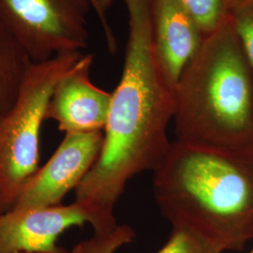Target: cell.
<instances>
[{"label": "cell", "instance_id": "6da1fadb", "mask_svg": "<svg viewBox=\"0 0 253 253\" xmlns=\"http://www.w3.org/2000/svg\"><path fill=\"white\" fill-rule=\"evenodd\" d=\"M128 32L123 71L112 101L97 162L75 190V201L109 214L135 175L162 163L172 142L173 87L154 48L150 0H124Z\"/></svg>", "mask_w": 253, "mask_h": 253}, {"label": "cell", "instance_id": "7a4b0ae2", "mask_svg": "<svg viewBox=\"0 0 253 253\" xmlns=\"http://www.w3.org/2000/svg\"><path fill=\"white\" fill-rule=\"evenodd\" d=\"M153 173L154 197L171 224L190 227L223 252L253 239V153L175 140Z\"/></svg>", "mask_w": 253, "mask_h": 253}, {"label": "cell", "instance_id": "3957f363", "mask_svg": "<svg viewBox=\"0 0 253 253\" xmlns=\"http://www.w3.org/2000/svg\"><path fill=\"white\" fill-rule=\"evenodd\" d=\"M173 93L177 141L253 153V72L230 19L206 36Z\"/></svg>", "mask_w": 253, "mask_h": 253}, {"label": "cell", "instance_id": "277c9868", "mask_svg": "<svg viewBox=\"0 0 253 253\" xmlns=\"http://www.w3.org/2000/svg\"><path fill=\"white\" fill-rule=\"evenodd\" d=\"M56 54L31 65L13 107L0 119V213L12 210L27 180L40 168V137L56 84L83 55Z\"/></svg>", "mask_w": 253, "mask_h": 253}, {"label": "cell", "instance_id": "5b68a950", "mask_svg": "<svg viewBox=\"0 0 253 253\" xmlns=\"http://www.w3.org/2000/svg\"><path fill=\"white\" fill-rule=\"evenodd\" d=\"M89 0H0V21L34 63L87 47Z\"/></svg>", "mask_w": 253, "mask_h": 253}, {"label": "cell", "instance_id": "8992f818", "mask_svg": "<svg viewBox=\"0 0 253 253\" xmlns=\"http://www.w3.org/2000/svg\"><path fill=\"white\" fill-rule=\"evenodd\" d=\"M90 224L94 235H106L117 227L114 214L88 203L74 201L64 206L14 208L0 213V253H65L56 244L72 227Z\"/></svg>", "mask_w": 253, "mask_h": 253}, {"label": "cell", "instance_id": "52a82bcc", "mask_svg": "<svg viewBox=\"0 0 253 253\" xmlns=\"http://www.w3.org/2000/svg\"><path fill=\"white\" fill-rule=\"evenodd\" d=\"M102 143L103 131L65 133L50 160L27 180L14 208L62 205L65 196L76 190L97 162Z\"/></svg>", "mask_w": 253, "mask_h": 253}, {"label": "cell", "instance_id": "ba28073f", "mask_svg": "<svg viewBox=\"0 0 253 253\" xmlns=\"http://www.w3.org/2000/svg\"><path fill=\"white\" fill-rule=\"evenodd\" d=\"M93 54H83L56 84L46 109L65 133L103 131L108 118L112 93L95 85L90 79Z\"/></svg>", "mask_w": 253, "mask_h": 253}, {"label": "cell", "instance_id": "9c48e42d", "mask_svg": "<svg viewBox=\"0 0 253 253\" xmlns=\"http://www.w3.org/2000/svg\"><path fill=\"white\" fill-rule=\"evenodd\" d=\"M150 12L156 55L174 88L206 36L179 0H150Z\"/></svg>", "mask_w": 253, "mask_h": 253}, {"label": "cell", "instance_id": "30bf717a", "mask_svg": "<svg viewBox=\"0 0 253 253\" xmlns=\"http://www.w3.org/2000/svg\"><path fill=\"white\" fill-rule=\"evenodd\" d=\"M33 63L23 46L0 21V119L15 104Z\"/></svg>", "mask_w": 253, "mask_h": 253}, {"label": "cell", "instance_id": "8fae6325", "mask_svg": "<svg viewBox=\"0 0 253 253\" xmlns=\"http://www.w3.org/2000/svg\"><path fill=\"white\" fill-rule=\"evenodd\" d=\"M223 251L190 227L172 223L166 244L157 253H222Z\"/></svg>", "mask_w": 253, "mask_h": 253}, {"label": "cell", "instance_id": "7c38bea8", "mask_svg": "<svg viewBox=\"0 0 253 253\" xmlns=\"http://www.w3.org/2000/svg\"><path fill=\"white\" fill-rule=\"evenodd\" d=\"M196 20L205 36L230 19L231 0H179Z\"/></svg>", "mask_w": 253, "mask_h": 253}, {"label": "cell", "instance_id": "4fadbf2b", "mask_svg": "<svg viewBox=\"0 0 253 253\" xmlns=\"http://www.w3.org/2000/svg\"><path fill=\"white\" fill-rule=\"evenodd\" d=\"M135 237L134 231L127 225H118L106 235H94L89 239L75 245L65 253H116Z\"/></svg>", "mask_w": 253, "mask_h": 253}, {"label": "cell", "instance_id": "5bb4252c", "mask_svg": "<svg viewBox=\"0 0 253 253\" xmlns=\"http://www.w3.org/2000/svg\"><path fill=\"white\" fill-rule=\"evenodd\" d=\"M230 20L253 72V0H231Z\"/></svg>", "mask_w": 253, "mask_h": 253}, {"label": "cell", "instance_id": "9a60e30c", "mask_svg": "<svg viewBox=\"0 0 253 253\" xmlns=\"http://www.w3.org/2000/svg\"><path fill=\"white\" fill-rule=\"evenodd\" d=\"M91 7L95 10L98 18L100 20V25L103 29L105 40L107 42L109 50L111 53H116L117 51V39L113 32V29L109 24L107 13L114 0H89Z\"/></svg>", "mask_w": 253, "mask_h": 253}, {"label": "cell", "instance_id": "2e32d148", "mask_svg": "<svg viewBox=\"0 0 253 253\" xmlns=\"http://www.w3.org/2000/svg\"><path fill=\"white\" fill-rule=\"evenodd\" d=\"M253 253V251H252V252H251V253Z\"/></svg>", "mask_w": 253, "mask_h": 253}, {"label": "cell", "instance_id": "e0dca14e", "mask_svg": "<svg viewBox=\"0 0 253 253\" xmlns=\"http://www.w3.org/2000/svg\"></svg>", "mask_w": 253, "mask_h": 253}]
</instances>
